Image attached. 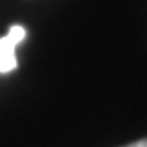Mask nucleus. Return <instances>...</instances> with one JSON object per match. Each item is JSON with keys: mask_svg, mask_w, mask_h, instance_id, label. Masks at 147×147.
<instances>
[{"mask_svg": "<svg viewBox=\"0 0 147 147\" xmlns=\"http://www.w3.org/2000/svg\"><path fill=\"white\" fill-rule=\"evenodd\" d=\"M25 28L22 25H13L7 36L0 37V73H11L16 69L18 60L14 55L16 46L25 39Z\"/></svg>", "mask_w": 147, "mask_h": 147, "instance_id": "nucleus-1", "label": "nucleus"}, {"mask_svg": "<svg viewBox=\"0 0 147 147\" xmlns=\"http://www.w3.org/2000/svg\"><path fill=\"white\" fill-rule=\"evenodd\" d=\"M126 147H147V138L138 140V142H135V144H129V145H126Z\"/></svg>", "mask_w": 147, "mask_h": 147, "instance_id": "nucleus-2", "label": "nucleus"}]
</instances>
